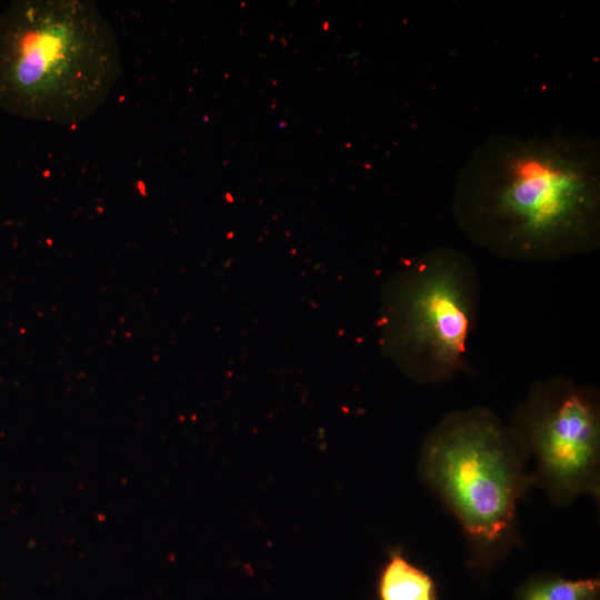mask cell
<instances>
[{"label":"cell","mask_w":600,"mask_h":600,"mask_svg":"<svg viewBox=\"0 0 600 600\" xmlns=\"http://www.w3.org/2000/svg\"><path fill=\"white\" fill-rule=\"evenodd\" d=\"M418 471L459 522L473 569L489 573L521 542L517 512L532 487L529 457L492 410L446 414L422 442Z\"/></svg>","instance_id":"3957f363"},{"label":"cell","mask_w":600,"mask_h":600,"mask_svg":"<svg viewBox=\"0 0 600 600\" xmlns=\"http://www.w3.org/2000/svg\"><path fill=\"white\" fill-rule=\"evenodd\" d=\"M122 72L109 20L88 0H13L0 9V111L72 126L107 102Z\"/></svg>","instance_id":"7a4b0ae2"},{"label":"cell","mask_w":600,"mask_h":600,"mask_svg":"<svg viewBox=\"0 0 600 600\" xmlns=\"http://www.w3.org/2000/svg\"><path fill=\"white\" fill-rule=\"evenodd\" d=\"M479 303L471 258L452 247L433 248L396 272L382 290V351L416 383L449 381L468 370Z\"/></svg>","instance_id":"277c9868"},{"label":"cell","mask_w":600,"mask_h":600,"mask_svg":"<svg viewBox=\"0 0 600 600\" xmlns=\"http://www.w3.org/2000/svg\"><path fill=\"white\" fill-rule=\"evenodd\" d=\"M514 600H600V579H567L556 573H539L526 579Z\"/></svg>","instance_id":"52a82bcc"},{"label":"cell","mask_w":600,"mask_h":600,"mask_svg":"<svg viewBox=\"0 0 600 600\" xmlns=\"http://www.w3.org/2000/svg\"><path fill=\"white\" fill-rule=\"evenodd\" d=\"M376 600H438V584L424 569L411 562L400 546L390 547L374 586Z\"/></svg>","instance_id":"8992f818"},{"label":"cell","mask_w":600,"mask_h":600,"mask_svg":"<svg viewBox=\"0 0 600 600\" xmlns=\"http://www.w3.org/2000/svg\"><path fill=\"white\" fill-rule=\"evenodd\" d=\"M510 427L523 446L532 487L560 507L600 496V398L596 388L558 374L537 381L517 404Z\"/></svg>","instance_id":"5b68a950"},{"label":"cell","mask_w":600,"mask_h":600,"mask_svg":"<svg viewBox=\"0 0 600 600\" xmlns=\"http://www.w3.org/2000/svg\"><path fill=\"white\" fill-rule=\"evenodd\" d=\"M454 221L498 258L549 262L600 247V144L582 133H493L458 173Z\"/></svg>","instance_id":"6da1fadb"}]
</instances>
